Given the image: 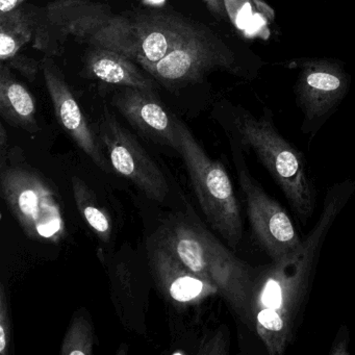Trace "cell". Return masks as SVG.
<instances>
[{
	"mask_svg": "<svg viewBox=\"0 0 355 355\" xmlns=\"http://www.w3.org/2000/svg\"><path fill=\"white\" fill-rule=\"evenodd\" d=\"M1 194L28 238L59 243L66 224L55 193L40 176L21 166L0 165Z\"/></svg>",
	"mask_w": 355,
	"mask_h": 355,
	"instance_id": "7",
	"label": "cell"
},
{
	"mask_svg": "<svg viewBox=\"0 0 355 355\" xmlns=\"http://www.w3.org/2000/svg\"><path fill=\"white\" fill-rule=\"evenodd\" d=\"M34 35L10 28H0V60L7 64L19 55L22 46L33 40Z\"/></svg>",
	"mask_w": 355,
	"mask_h": 355,
	"instance_id": "19",
	"label": "cell"
},
{
	"mask_svg": "<svg viewBox=\"0 0 355 355\" xmlns=\"http://www.w3.org/2000/svg\"><path fill=\"white\" fill-rule=\"evenodd\" d=\"M96 135L109 155L113 170L130 180L148 198L159 202L165 200L169 184L161 168L107 107L97 125Z\"/></svg>",
	"mask_w": 355,
	"mask_h": 355,
	"instance_id": "10",
	"label": "cell"
},
{
	"mask_svg": "<svg viewBox=\"0 0 355 355\" xmlns=\"http://www.w3.org/2000/svg\"><path fill=\"white\" fill-rule=\"evenodd\" d=\"M139 65L157 63L190 38L203 24L173 12L151 11L132 17Z\"/></svg>",
	"mask_w": 355,
	"mask_h": 355,
	"instance_id": "13",
	"label": "cell"
},
{
	"mask_svg": "<svg viewBox=\"0 0 355 355\" xmlns=\"http://www.w3.org/2000/svg\"><path fill=\"white\" fill-rule=\"evenodd\" d=\"M6 65L9 66L10 68L18 70L20 73L24 74L26 78H28L31 82H33L36 78L37 72H38L39 69L38 63L34 59H31V58L22 55L21 53L16 55L11 61L8 62Z\"/></svg>",
	"mask_w": 355,
	"mask_h": 355,
	"instance_id": "22",
	"label": "cell"
},
{
	"mask_svg": "<svg viewBox=\"0 0 355 355\" xmlns=\"http://www.w3.org/2000/svg\"><path fill=\"white\" fill-rule=\"evenodd\" d=\"M157 236L197 275L213 284L236 319L252 331L254 268L197 222L175 220Z\"/></svg>",
	"mask_w": 355,
	"mask_h": 355,
	"instance_id": "4",
	"label": "cell"
},
{
	"mask_svg": "<svg viewBox=\"0 0 355 355\" xmlns=\"http://www.w3.org/2000/svg\"><path fill=\"white\" fill-rule=\"evenodd\" d=\"M295 63L298 73L294 95L302 115L301 132L313 140L348 95L351 76L338 60L309 58Z\"/></svg>",
	"mask_w": 355,
	"mask_h": 355,
	"instance_id": "9",
	"label": "cell"
},
{
	"mask_svg": "<svg viewBox=\"0 0 355 355\" xmlns=\"http://www.w3.org/2000/svg\"><path fill=\"white\" fill-rule=\"evenodd\" d=\"M354 191L352 180L332 184L301 248L288 259L254 268L252 332L268 354L284 355L297 340L324 243Z\"/></svg>",
	"mask_w": 355,
	"mask_h": 355,
	"instance_id": "1",
	"label": "cell"
},
{
	"mask_svg": "<svg viewBox=\"0 0 355 355\" xmlns=\"http://www.w3.org/2000/svg\"><path fill=\"white\" fill-rule=\"evenodd\" d=\"M112 105L141 134L178 153L176 117L170 115L155 93L122 87L112 97Z\"/></svg>",
	"mask_w": 355,
	"mask_h": 355,
	"instance_id": "14",
	"label": "cell"
},
{
	"mask_svg": "<svg viewBox=\"0 0 355 355\" xmlns=\"http://www.w3.org/2000/svg\"><path fill=\"white\" fill-rule=\"evenodd\" d=\"M34 28V47L47 57L59 55L73 37L91 47L112 49L136 61L132 17L116 15L107 6L90 0H55L28 10Z\"/></svg>",
	"mask_w": 355,
	"mask_h": 355,
	"instance_id": "3",
	"label": "cell"
},
{
	"mask_svg": "<svg viewBox=\"0 0 355 355\" xmlns=\"http://www.w3.org/2000/svg\"><path fill=\"white\" fill-rule=\"evenodd\" d=\"M41 69L55 116L62 128L97 167L105 172H111L113 168L105 157L96 132L89 125L73 93L51 58L46 55L41 61Z\"/></svg>",
	"mask_w": 355,
	"mask_h": 355,
	"instance_id": "12",
	"label": "cell"
},
{
	"mask_svg": "<svg viewBox=\"0 0 355 355\" xmlns=\"http://www.w3.org/2000/svg\"><path fill=\"white\" fill-rule=\"evenodd\" d=\"M149 266L162 294L176 306L198 305L219 294L211 282L197 275L159 236L149 240Z\"/></svg>",
	"mask_w": 355,
	"mask_h": 355,
	"instance_id": "11",
	"label": "cell"
},
{
	"mask_svg": "<svg viewBox=\"0 0 355 355\" xmlns=\"http://www.w3.org/2000/svg\"><path fill=\"white\" fill-rule=\"evenodd\" d=\"M26 0H0V14L9 13L22 7Z\"/></svg>",
	"mask_w": 355,
	"mask_h": 355,
	"instance_id": "26",
	"label": "cell"
},
{
	"mask_svg": "<svg viewBox=\"0 0 355 355\" xmlns=\"http://www.w3.org/2000/svg\"><path fill=\"white\" fill-rule=\"evenodd\" d=\"M349 343H350V331L346 325L340 326L338 330L336 338L332 343L331 348L329 350L330 355H348L350 354L349 350Z\"/></svg>",
	"mask_w": 355,
	"mask_h": 355,
	"instance_id": "23",
	"label": "cell"
},
{
	"mask_svg": "<svg viewBox=\"0 0 355 355\" xmlns=\"http://www.w3.org/2000/svg\"><path fill=\"white\" fill-rule=\"evenodd\" d=\"M71 184L74 200L80 215L101 242L109 243L112 236V222L107 211L97 202L94 194L84 180L73 176Z\"/></svg>",
	"mask_w": 355,
	"mask_h": 355,
	"instance_id": "17",
	"label": "cell"
},
{
	"mask_svg": "<svg viewBox=\"0 0 355 355\" xmlns=\"http://www.w3.org/2000/svg\"><path fill=\"white\" fill-rule=\"evenodd\" d=\"M266 63L249 47L232 43L207 26L172 49L157 63L141 65L168 89L199 83L216 70H223L246 80H254Z\"/></svg>",
	"mask_w": 355,
	"mask_h": 355,
	"instance_id": "5",
	"label": "cell"
},
{
	"mask_svg": "<svg viewBox=\"0 0 355 355\" xmlns=\"http://www.w3.org/2000/svg\"><path fill=\"white\" fill-rule=\"evenodd\" d=\"M36 101L32 93L18 82L9 66L0 67V114L14 128L31 134L39 132Z\"/></svg>",
	"mask_w": 355,
	"mask_h": 355,
	"instance_id": "16",
	"label": "cell"
},
{
	"mask_svg": "<svg viewBox=\"0 0 355 355\" xmlns=\"http://www.w3.org/2000/svg\"><path fill=\"white\" fill-rule=\"evenodd\" d=\"M94 347V332L86 315H74L62 343V355H91Z\"/></svg>",
	"mask_w": 355,
	"mask_h": 355,
	"instance_id": "18",
	"label": "cell"
},
{
	"mask_svg": "<svg viewBox=\"0 0 355 355\" xmlns=\"http://www.w3.org/2000/svg\"><path fill=\"white\" fill-rule=\"evenodd\" d=\"M230 146L239 184L246 203L247 217L255 240L272 261L293 257L303 243L294 221L251 174L244 151L234 143L230 142Z\"/></svg>",
	"mask_w": 355,
	"mask_h": 355,
	"instance_id": "8",
	"label": "cell"
},
{
	"mask_svg": "<svg viewBox=\"0 0 355 355\" xmlns=\"http://www.w3.org/2000/svg\"><path fill=\"white\" fill-rule=\"evenodd\" d=\"M9 159V137L5 126L0 125V165L7 163Z\"/></svg>",
	"mask_w": 355,
	"mask_h": 355,
	"instance_id": "25",
	"label": "cell"
},
{
	"mask_svg": "<svg viewBox=\"0 0 355 355\" xmlns=\"http://www.w3.org/2000/svg\"><path fill=\"white\" fill-rule=\"evenodd\" d=\"M230 340L226 330H217L205 338L198 350V354L221 355L227 354Z\"/></svg>",
	"mask_w": 355,
	"mask_h": 355,
	"instance_id": "21",
	"label": "cell"
},
{
	"mask_svg": "<svg viewBox=\"0 0 355 355\" xmlns=\"http://www.w3.org/2000/svg\"><path fill=\"white\" fill-rule=\"evenodd\" d=\"M222 123L230 142L253 153L286 197L301 223L315 213L317 190L304 153L277 130L273 112L263 107L257 116L240 105H228Z\"/></svg>",
	"mask_w": 355,
	"mask_h": 355,
	"instance_id": "2",
	"label": "cell"
},
{
	"mask_svg": "<svg viewBox=\"0 0 355 355\" xmlns=\"http://www.w3.org/2000/svg\"><path fill=\"white\" fill-rule=\"evenodd\" d=\"M178 153L207 222L232 250L243 238L242 214L232 180L221 162L211 159L182 120L176 118Z\"/></svg>",
	"mask_w": 355,
	"mask_h": 355,
	"instance_id": "6",
	"label": "cell"
},
{
	"mask_svg": "<svg viewBox=\"0 0 355 355\" xmlns=\"http://www.w3.org/2000/svg\"><path fill=\"white\" fill-rule=\"evenodd\" d=\"M12 338L11 311L5 286H0V354L9 352Z\"/></svg>",
	"mask_w": 355,
	"mask_h": 355,
	"instance_id": "20",
	"label": "cell"
},
{
	"mask_svg": "<svg viewBox=\"0 0 355 355\" xmlns=\"http://www.w3.org/2000/svg\"><path fill=\"white\" fill-rule=\"evenodd\" d=\"M135 62L112 49L91 47L85 57V69L90 78L105 84L155 93V83L139 69Z\"/></svg>",
	"mask_w": 355,
	"mask_h": 355,
	"instance_id": "15",
	"label": "cell"
},
{
	"mask_svg": "<svg viewBox=\"0 0 355 355\" xmlns=\"http://www.w3.org/2000/svg\"><path fill=\"white\" fill-rule=\"evenodd\" d=\"M211 14L220 20L230 19L224 0H203Z\"/></svg>",
	"mask_w": 355,
	"mask_h": 355,
	"instance_id": "24",
	"label": "cell"
}]
</instances>
